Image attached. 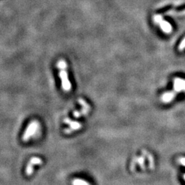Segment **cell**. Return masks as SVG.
<instances>
[{
  "label": "cell",
  "instance_id": "cell-1",
  "mask_svg": "<svg viewBox=\"0 0 185 185\" xmlns=\"http://www.w3.org/2000/svg\"><path fill=\"white\" fill-rule=\"evenodd\" d=\"M57 67L59 68V76L61 80L62 87L63 90L66 92H69L71 89V84L70 82L69 77H68V74L67 71V63L65 60H60L58 62Z\"/></svg>",
  "mask_w": 185,
  "mask_h": 185
},
{
  "label": "cell",
  "instance_id": "cell-2",
  "mask_svg": "<svg viewBox=\"0 0 185 185\" xmlns=\"http://www.w3.org/2000/svg\"><path fill=\"white\" fill-rule=\"evenodd\" d=\"M38 128H39V123L37 121H32V122H30L23 134V141L25 142L28 141L30 138L34 135Z\"/></svg>",
  "mask_w": 185,
  "mask_h": 185
},
{
  "label": "cell",
  "instance_id": "cell-3",
  "mask_svg": "<svg viewBox=\"0 0 185 185\" xmlns=\"http://www.w3.org/2000/svg\"><path fill=\"white\" fill-rule=\"evenodd\" d=\"M43 163L41 158L38 157H32L28 163L26 169V174L27 176H30L34 172V167L35 165H39Z\"/></svg>",
  "mask_w": 185,
  "mask_h": 185
},
{
  "label": "cell",
  "instance_id": "cell-4",
  "mask_svg": "<svg viewBox=\"0 0 185 185\" xmlns=\"http://www.w3.org/2000/svg\"><path fill=\"white\" fill-rule=\"evenodd\" d=\"M64 122H65L66 124L69 126V128H66L65 131H64L66 134H70L73 131L78 130L82 128V124L80 123L70 119L69 118H65V119H64Z\"/></svg>",
  "mask_w": 185,
  "mask_h": 185
},
{
  "label": "cell",
  "instance_id": "cell-5",
  "mask_svg": "<svg viewBox=\"0 0 185 185\" xmlns=\"http://www.w3.org/2000/svg\"><path fill=\"white\" fill-rule=\"evenodd\" d=\"M174 91L177 93L185 91V80L176 77L174 81Z\"/></svg>",
  "mask_w": 185,
  "mask_h": 185
},
{
  "label": "cell",
  "instance_id": "cell-6",
  "mask_svg": "<svg viewBox=\"0 0 185 185\" xmlns=\"http://www.w3.org/2000/svg\"><path fill=\"white\" fill-rule=\"evenodd\" d=\"M178 94L176 91H171L169 92H166L161 96V101L165 104L170 103L171 101L174 100L175 97H176V95Z\"/></svg>",
  "mask_w": 185,
  "mask_h": 185
},
{
  "label": "cell",
  "instance_id": "cell-7",
  "mask_svg": "<svg viewBox=\"0 0 185 185\" xmlns=\"http://www.w3.org/2000/svg\"><path fill=\"white\" fill-rule=\"evenodd\" d=\"M158 24L160 27H161V30H162L165 33L169 34V33H170L171 31H172V26H171V25L168 22V21L164 20L163 19H162L159 21Z\"/></svg>",
  "mask_w": 185,
  "mask_h": 185
},
{
  "label": "cell",
  "instance_id": "cell-8",
  "mask_svg": "<svg viewBox=\"0 0 185 185\" xmlns=\"http://www.w3.org/2000/svg\"><path fill=\"white\" fill-rule=\"evenodd\" d=\"M143 154H144L147 157V158L148 159V161H149V169H154V158L152 156V155L150 154L149 153H148L146 150H143Z\"/></svg>",
  "mask_w": 185,
  "mask_h": 185
},
{
  "label": "cell",
  "instance_id": "cell-9",
  "mask_svg": "<svg viewBox=\"0 0 185 185\" xmlns=\"http://www.w3.org/2000/svg\"><path fill=\"white\" fill-rule=\"evenodd\" d=\"M89 111L90 110H87V109H86L84 108H82L80 110L74 111L73 116L75 117V118H78V117H82V116H85L89 113Z\"/></svg>",
  "mask_w": 185,
  "mask_h": 185
},
{
  "label": "cell",
  "instance_id": "cell-10",
  "mask_svg": "<svg viewBox=\"0 0 185 185\" xmlns=\"http://www.w3.org/2000/svg\"><path fill=\"white\" fill-rule=\"evenodd\" d=\"M72 185H91L89 183L84 180L80 178L73 179L71 182Z\"/></svg>",
  "mask_w": 185,
  "mask_h": 185
},
{
  "label": "cell",
  "instance_id": "cell-11",
  "mask_svg": "<svg viewBox=\"0 0 185 185\" xmlns=\"http://www.w3.org/2000/svg\"><path fill=\"white\" fill-rule=\"evenodd\" d=\"M145 156L144 154H142L141 156H140L139 157L137 158V163L139 164V165L141 167V168L143 169V170H145Z\"/></svg>",
  "mask_w": 185,
  "mask_h": 185
},
{
  "label": "cell",
  "instance_id": "cell-12",
  "mask_svg": "<svg viewBox=\"0 0 185 185\" xmlns=\"http://www.w3.org/2000/svg\"><path fill=\"white\" fill-rule=\"evenodd\" d=\"M78 103L81 105L82 108H84L86 109H87V110H91V106H89V104H87V102H86L85 100H84L83 99H79Z\"/></svg>",
  "mask_w": 185,
  "mask_h": 185
},
{
  "label": "cell",
  "instance_id": "cell-13",
  "mask_svg": "<svg viewBox=\"0 0 185 185\" xmlns=\"http://www.w3.org/2000/svg\"><path fill=\"white\" fill-rule=\"evenodd\" d=\"M137 158L138 157H134L133 160H132V163H131V165H130V167H131V170L132 171H134V169H135V166H136V164L137 163Z\"/></svg>",
  "mask_w": 185,
  "mask_h": 185
},
{
  "label": "cell",
  "instance_id": "cell-14",
  "mask_svg": "<svg viewBox=\"0 0 185 185\" xmlns=\"http://www.w3.org/2000/svg\"><path fill=\"white\" fill-rule=\"evenodd\" d=\"M184 49H185V38L182 40V41H181L180 44L178 46V50H180V51H182V50H184Z\"/></svg>",
  "mask_w": 185,
  "mask_h": 185
},
{
  "label": "cell",
  "instance_id": "cell-15",
  "mask_svg": "<svg viewBox=\"0 0 185 185\" xmlns=\"http://www.w3.org/2000/svg\"><path fill=\"white\" fill-rule=\"evenodd\" d=\"M179 163L182 165H183V166L185 167V157L180 158V159H179Z\"/></svg>",
  "mask_w": 185,
  "mask_h": 185
},
{
  "label": "cell",
  "instance_id": "cell-16",
  "mask_svg": "<svg viewBox=\"0 0 185 185\" xmlns=\"http://www.w3.org/2000/svg\"><path fill=\"white\" fill-rule=\"evenodd\" d=\"M183 178H184V180H185V174H184V176H183Z\"/></svg>",
  "mask_w": 185,
  "mask_h": 185
}]
</instances>
